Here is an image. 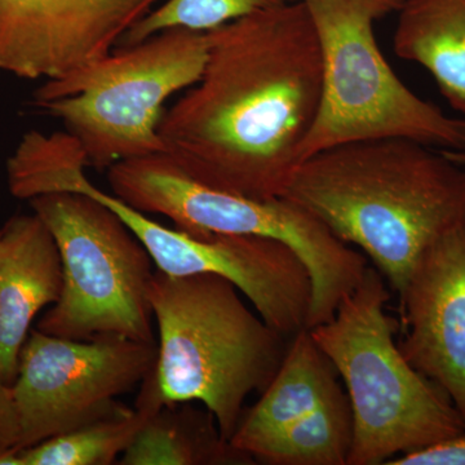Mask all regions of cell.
Wrapping results in <instances>:
<instances>
[{"label": "cell", "mask_w": 465, "mask_h": 465, "mask_svg": "<svg viewBox=\"0 0 465 465\" xmlns=\"http://www.w3.org/2000/svg\"><path fill=\"white\" fill-rule=\"evenodd\" d=\"M159 0H0V72L56 79L110 54Z\"/></svg>", "instance_id": "11"}, {"label": "cell", "mask_w": 465, "mask_h": 465, "mask_svg": "<svg viewBox=\"0 0 465 465\" xmlns=\"http://www.w3.org/2000/svg\"><path fill=\"white\" fill-rule=\"evenodd\" d=\"M391 292L367 266L331 320L309 330L347 387L353 415L348 465L387 464L465 433L454 403L394 342L397 322L385 312Z\"/></svg>", "instance_id": "4"}, {"label": "cell", "mask_w": 465, "mask_h": 465, "mask_svg": "<svg viewBox=\"0 0 465 465\" xmlns=\"http://www.w3.org/2000/svg\"><path fill=\"white\" fill-rule=\"evenodd\" d=\"M63 262L54 235L35 213L0 228V376L16 379L18 360L34 320L60 299Z\"/></svg>", "instance_id": "13"}, {"label": "cell", "mask_w": 465, "mask_h": 465, "mask_svg": "<svg viewBox=\"0 0 465 465\" xmlns=\"http://www.w3.org/2000/svg\"><path fill=\"white\" fill-rule=\"evenodd\" d=\"M241 291L216 274L173 277L155 271L149 289L157 327V360L140 385L136 405L200 402L226 442L240 424L244 401L268 387L290 339L253 313Z\"/></svg>", "instance_id": "3"}, {"label": "cell", "mask_w": 465, "mask_h": 465, "mask_svg": "<svg viewBox=\"0 0 465 465\" xmlns=\"http://www.w3.org/2000/svg\"><path fill=\"white\" fill-rule=\"evenodd\" d=\"M27 202L54 235L64 271L60 299L36 329L72 341L157 342L149 300L154 262L124 220L84 193Z\"/></svg>", "instance_id": "8"}, {"label": "cell", "mask_w": 465, "mask_h": 465, "mask_svg": "<svg viewBox=\"0 0 465 465\" xmlns=\"http://www.w3.org/2000/svg\"><path fill=\"white\" fill-rule=\"evenodd\" d=\"M286 2H302V0H286Z\"/></svg>", "instance_id": "23"}, {"label": "cell", "mask_w": 465, "mask_h": 465, "mask_svg": "<svg viewBox=\"0 0 465 465\" xmlns=\"http://www.w3.org/2000/svg\"><path fill=\"white\" fill-rule=\"evenodd\" d=\"M353 440V415L347 393H333L256 455L269 465H348Z\"/></svg>", "instance_id": "17"}, {"label": "cell", "mask_w": 465, "mask_h": 465, "mask_svg": "<svg viewBox=\"0 0 465 465\" xmlns=\"http://www.w3.org/2000/svg\"><path fill=\"white\" fill-rule=\"evenodd\" d=\"M281 198L360 247L399 293L424 251L464 224L465 167L414 140L341 143L302 161Z\"/></svg>", "instance_id": "2"}, {"label": "cell", "mask_w": 465, "mask_h": 465, "mask_svg": "<svg viewBox=\"0 0 465 465\" xmlns=\"http://www.w3.org/2000/svg\"><path fill=\"white\" fill-rule=\"evenodd\" d=\"M322 54V90L299 162L341 143L409 139L465 149V119L446 115L410 90L376 41L375 24L403 0H304ZM299 163V164H300Z\"/></svg>", "instance_id": "6"}, {"label": "cell", "mask_w": 465, "mask_h": 465, "mask_svg": "<svg viewBox=\"0 0 465 465\" xmlns=\"http://www.w3.org/2000/svg\"><path fill=\"white\" fill-rule=\"evenodd\" d=\"M399 295L401 351L448 394L465 424V223L424 251Z\"/></svg>", "instance_id": "12"}, {"label": "cell", "mask_w": 465, "mask_h": 465, "mask_svg": "<svg viewBox=\"0 0 465 465\" xmlns=\"http://www.w3.org/2000/svg\"><path fill=\"white\" fill-rule=\"evenodd\" d=\"M223 440L213 415L192 402L162 406L146 419L119 458L122 465L253 464Z\"/></svg>", "instance_id": "16"}, {"label": "cell", "mask_w": 465, "mask_h": 465, "mask_svg": "<svg viewBox=\"0 0 465 465\" xmlns=\"http://www.w3.org/2000/svg\"><path fill=\"white\" fill-rule=\"evenodd\" d=\"M397 14V56L423 66L465 115V0H403Z\"/></svg>", "instance_id": "15"}, {"label": "cell", "mask_w": 465, "mask_h": 465, "mask_svg": "<svg viewBox=\"0 0 465 465\" xmlns=\"http://www.w3.org/2000/svg\"><path fill=\"white\" fill-rule=\"evenodd\" d=\"M20 424L11 384L0 376V452L16 449Z\"/></svg>", "instance_id": "21"}, {"label": "cell", "mask_w": 465, "mask_h": 465, "mask_svg": "<svg viewBox=\"0 0 465 465\" xmlns=\"http://www.w3.org/2000/svg\"><path fill=\"white\" fill-rule=\"evenodd\" d=\"M150 410L134 407L130 415L85 425L18 450L23 465H110L116 463L145 423Z\"/></svg>", "instance_id": "18"}, {"label": "cell", "mask_w": 465, "mask_h": 465, "mask_svg": "<svg viewBox=\"0 0 465 465\" xmlns=\"http://www.w3.org/2000/svg\"><path fill=\"white\" fill-rule=\"evenodd\" d=\"M155 360L157 342L72 341L32 330L11 385L20 424L16 450L130 415L134 409L118 399L142 385Z\"/></svg>", "instance_id": "10"}, {"label": "cell", "mask_w": 465, "mask_h": 465, "mask_svg": "<svg viewBox=\"0 0 465 465\" xmlns=\"http://www.w3.org/2000/svg\"><path fill=\"white\" fill-rule=\"evenodd\" d=\"M200 81L164 110V155L217 191L282 197L316 119L322 54L304 0L206 32Z\"/></svg>", "instance_id": "1"}, {"label": "cell", "mask_w": 465, "mask_h": 465, "mask_svg": "<svg viewBox=\"0 0 465 465\" xmlns=\"http://www.w3.org/2000/svg\"><path fill=\"white\" fill-rule=\"evenodd\" d=\"M443 150V149H442ZM452 161L458 162L459 164L465 167V149L461 150H443Z\"/></svg>", "instance_id": "22"}, {"label": "cell", "mask_w": 465, "mask_h": 465, "mask_svg": "<svg viewBox=\"0 0 465 465\" xmlns=\"http://www.w3.org/2000/svg\"><path fill=\"white\" fill-rule=\"evenodd\" d=\"M284 2L286 0H167L134 24L116 47L137 45L170 29L210 32Z\"/></svg>", "instance_id": "19"}, {"label": "cell", "mask_w": 465, "mask_h": 465, "mask_svg": "<svg viewBox=\"0 0 465 465\" xmlns=\"http://www.w3.org/2000/svg\"><path fill=\"white\" fill-rule=\"evenodd\" d=\"M206 60V32L164 30L47 79L33 103L64 124L88 167L108 171L128 159L164 154L158 134L164 105L200 81Z\"/></svg>", "instance_id": "5"}, {"label": "cell", "mask_w": 465, "mask_h": 465, "mask_svg": "<svg viewBox=\"0 0 465 465\" xmlns=\"http://www.w3.org/2000/svg\"><path fill=\"white\" fill-rule=\"evenodd\" d=\"M338 376L311 331L302 330L290 339L280 369L258 402L244 410L229 442L255 460L271 440L341 390Z\"/></svg>", "instance_id": "14"}, {"label": "cell", "mask_w": 465, "mask_h": 465, "mask_svg": "<svg viewBox=\"0 0 465 465\" xmlns=\"http://www.w3.org/2000/svg\"><path fill=\"white\" fill-rule=\"evenodd\" d=\"M113 194L143 213L166 216L195 235H255L283 242L304 262L312 282L307 327L331 320L367 269L351 249L307 211L284 198L252 200L192 179L167 155L119 162L108 170Z\"/></svg>", "instance_id": "7"}, {"label": "cell", "mask_w": 465, "mask_h": 465, "mask_svg": "<svg viewBox=\"0 0 465 465\" xmlns=\"http://www.w3.org/2000/svg\"><path fill=\"white\" fill-rule=\"evenodd\" d=\"M388 465H465V433L391 459Z\"/></svg>", "instance_id": "20"}, {"label": "cell", "mask_w": 465, "mask_h": 465, "mask_svg": "<svg viewBox=\"0 0 465 465\" xmlns=\"http://www.w3.org/2000/svg\"><path fill=\"white\" fill-rule=\"evenodd\" d=\"M85 168L81 155L58 159L48 173V189L84 193L112 208L148 251L155 271L173 277L219 275L234 284L265 323L284 338L307 329L311 277L304 262L283 242L255 235L195 237L167 228L101 191L88 180Z\"/></svg>", "instance_id": "9"}]
</instances>
